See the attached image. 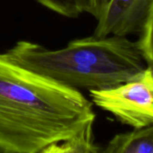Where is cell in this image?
Masks as SVG:
<instances>
[{
  "instance_id": "7a4b0ae2",
  "label": "cell",
  "mask_w": 153,
  "mask_h": 153,
  "mask_svg": "<svg viewBox=\"0 0 153 153\" xmlns=\"http://www.w3.org/2000/svg\"><path fill=\"white\" fill-rule=\"evenodd\" d=\"M4 54L22 67L78 90L116 87L135 79L148 65L137 42L118 35L76 39L59 50L21 41Z\"/></svg>"
},
{
  "instance_id": "9c48e42d",
  "label": "cell",
  "mask_w": 153,
  "mask_h": 153,
  "mask_svg": "<svg viewBox=\"0 0 153 153\" xmlns=\"http://www.w3.org/2000/svg\"><path fill=\"white\" fill-rule=\"evenodd\" d=\"M109 0H88V13L92 15L97 20L103 14Z\"/></svg>"
},
{
  "instance_id": "6da1fadb",
  "label": "cell",
  "mask_w": 153,
  "mask_h": 153,
  "mask_svg": "<svg viewBox=\"0 0 153 153\" xmlns=\"http://www.w3.org/2000/svg\"><path fill=\"white\" fill-rule=\"evenodd\" d=\"M93 103L0 54V153H41L93 125Z\"/></svg>"
},
{
  "instance_id": "52a82bcc",
  "label": "cell",
  "mask_w": 153,
  "mask_h": 153,
  "mask_svg": "<svg viewBox=\"0 0 153 153\" xmlns=\"http://www.w3.org/2000/svg\"><path fill=\"white\" fill-rule=\"evenodd\" d=\"M137 43L147 64L153 66V0H149Z\"/></svg>"
},
{
  "instance_id": "5b68a950",
  "label": "cell",
  "mask_w": 153,
  "mask_h": 153,
  "mask_svg": "<svg viewBox=\"0 0 153 153\" xmlns=\"http://www.w3.org/2000/svg\"><path fill=\"white\" fill-rule=\"evenodd\" d=\"M100 153H153V125L116 134Z\"/></svg>"
},
{
  "instance_id": "30bf717a",
  "label": "cell",
  "mask_w": 153,
  "mask_h": 153,
  "mask_svg": "<svg viewBox=\"0 0 153 153\" xmlns=\"http://www.w3.org/2000/svg\"><path fill=\"white\" fill-rule=\"evenodd\" d=\"M41 153H63L62 144H59V143L51 144L49 147L45 148Z\"/></svg>"
},
{
  "instance_id": "277c9868",
  "label": "cell",
  "mask_w": 153,
  "mask_h": 153,
  "mask_svg": "<svg viewBox=\"0 0 153 153\" xmlns=\"http://www.w3.org/2000/svg\"><path fill=\"white\" fill-rule=\"evenodd\" d=\"M148 5L149 0H109L97 19L94 36H127L140 33Z\"/></svg>"
},
{
  "instance_id": "8992f818",
  "label": "cell",
  "mask_w": 153,
  "mask_h": 153,
  "mask_svg": "<svg viewBox=\"0 0 153 153\" xmlns=\"http://www.w3.org/2000/svg\"><path fill=\"white\" fill-rule=\"evenodd\" d=\"M46 8L69 18L79 17L88 13V0H36Z\"/></svg>"
},
{
  "instance_id": "3957f363",
  "label": "cell",
  "mask_w": 153,
  "mask_h": 153,
  "mask_svg": "<svg viewBox=\"0 0 153 153\" xmlns=\"http://www.w3.org/2000/svg\"><path fill=\"white\" fill-rule=\"evenodd\" d=\"M92 103L133 129L153 125V66L116 87L89 90Z\"/></svg>"
},
{
  "instance_id": "ba28073f",
  "label": "cell",
  "mask_w": 153,
  "mask_h": 153,
  "mask_svg": "<svg viewBox=\"0 0 153 153\" xmlns=\"http://www.w3.org/2000/svg\"><path fill=\"white\" fill-rule=\"evenodd\" d=\"M93 125L87 127L79 134L64 141L62 143L63 153H100L101 149L94 140Z\"/></svg>"
}]
</instances>
